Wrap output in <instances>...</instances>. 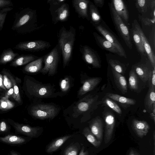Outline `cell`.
I'll return each mask as SVG.
<instances>
[{"mask_svg": "<svg viewBox=\"0 0 155 155\" xmlns=\"http://www.w3.org/2000/svg\"><path fill=\"white\" fill-rule=\"evenodd\" d=\"M90 1L88 0H73L72 3L75 12L79 18L88 20L90 18L88 13V6Z\"/></svg>", "mask_w": 155, "mask_h": 155, "instance_id": "4fadbf2b", "label": "cell"}, {"mask_svg": "<svg viewBox=\"0 0 155 155\" xmlns=\"http://www.w3.org/2000/svg\"><path fill=\"white\" fill-rule=\"evenodd\" d=\"M52 22L56 24L59 22H64L68 19L70 15L69 5L64 3L56 9L51 14Z\"/></svg>", "mask_w": 155, "mask_h": 155, "instance_id": "7c38bea8", "label": "cell"}, {"mask_svg": "<svg viewBox=\"0 0 155 155\" xmlns=\"http://www.w3.org/2000/svg\"><path fill=\"white\" fill-rule=\"evenodd\" d=\"M112 74L115 83L119 90L123 94L127 92V84L125 77L112 68H111Z\"/></svg>", "mask_w": 155, "mask_h": 155, "instance_id": "ffe728a7", "label": "cell"}, {"mask_svg": "<svg viewBox=\"0 0 155 155\" xmlns=\"http://www.w3.org/2000/svg\"><path fill=\"white\" fill-rule=\"evenodd\" d=\"M105 122L104 142L107 143L111 139L115 124L113 114L110 112L106 113L104 116Z\"/></svg>", "mask_w": 155, "mask_h": 155, "instance_id": "8fae6325", "label": "cell"}, {"mask_svg": "<svg viewBox=\"0 0 155 155\" xmlns=\"http://www.w3.org/2000/svg\"><path fill=\"white\" fill-rule=\"evenodd\" d=\"M89 5V17L91 23L94 25L99 24L102 19L97 9L94 4L91 2Z\"/></svg>", "mask_w": 155, "mask_h": 155, "instance_id": "484cf974", "label": "cell"}, {"mask_svg": "<svg viewBox=\"0 0 155 155\" xmlns=\"http://www.w3.org/2000/svg\"><path fill=\"white\" fill-rule=\"evenodd\" d=\"M78 149L74 145L68 146L65 150L63 155H77Z\"/></svg>", "mask_w": 155, "mask_h": 155, "instance_id": "ab89813d", "label": "cell"}, {"mask_svg": "<svg viewBox=\"0 0 155 155\" xmlns=\"http://www.w3.org/2000/svg\"><path fill=\"white\" fill-rule=\"evenodd\" d=\"M12 9V8L7 7L0 9V31L2 29L8 12Z\"/></svg>", "mask_w": 155, "mask_h": 155, "instance_id": "74e56055", "label": "cell"}, {"mask_svg": "<svg viewBox=\"0 0 155 155\" xmlns=\"http://www.w3.org/2000/svg\"><path fill=\"white\" fill-rule=\"evenodd\" d=\"M79 155H88V152L87 151H84V146L82 147Z\"/></svg>", "mask_w": 155, "mask_h": 155, "instance_id": "db71d44e", "label": "cell"}, {"mask_svg": "<svg viewBox=\"0 0 155 155\" xmlns=\"http://www.w3.org/2000/svg\"><path fill=\"white\" fill-rule=\"evenodd\" d=\"M155 26H153V28H152V31L150 33V41H152V43H153L154 48H155Z\"/></svg>", "mask_w": 155, "mask_h": 155, "instance_id": "7dc6e473", "label": "cell"}, {"mask_svg": "<svg viewBox=\"0 0 155 155\" xmlns=\"http://www.w3.org/2000/svg\"><path fill=\"white\" fill-rule=\"evenodd\" d=\"M96 29L106 40L110 42L118 50L121 57L127 58L125 51L115 36L108 30L100 24L94 25Z\"/></svg>", "mask_w": 155, "mask_h": 155, "instance_id": "52a82bcc", "label": "cell"}, {"mask_svg": "<svg viewBox=\"0 0 155 155\" xmlns=\"http://www.w3.org/2000/svg\"><path fill=\"white\" fill-rule=\"evenodd\" d=\"M83 60L87 63L94 68H99L101 67L99 57L95 51L87 45L81 46L80 48Z\"/></svg>", "mask_w": 155, "mask_h": 155, "instance_id": "ba28073f", "label": "cell"}, {"mask_svg": "<svg viewBox=\"0 0 155 155\" xmlns=\"http://www.w3.org/2000/svg\"><path fill=\"white\" fill-rule=\"evenodd\" d=\"M93 35L97 44L100 48L121 57L118 50L110 42L96 32H93Z\"/></svg>", "mask_w": 155, "mask_h": 155, "instance_id": "2e32d148", "label": "cell"}, {"mask_svg": "<svg viewBox=\"0 0 155 155\" xmlns=\"http://www.w3.org/2000/svg\"><path fill=\"white\" fill-rule=\"evenodd\" d=\"M150 89L155 90V68L151 71L148 80Z\"/></svg>", "mask_w": 155, "mask_h": 155, "instance_id": "b9f144b4", "label": "cell"}, {"mask_svg": "<svg viewBox=\"0 0 155 155\" xmlns=\"http://www.w3.org/2000/svg\"><path fill=\"white\" fill-rule=\"evenodd\" d=\"M82 133L87 140L95 147H98L101 145V142L96 139L88 127H85Z\"/></svg>", "mask_w": 155, "mask_h": 155, "instance_id": "d6a6232c", "label": "cell"}, {"mask_svg": "<svg viewBox=\"0 0 155 155\" xmlns=\"http://www.w3.org/2000/svg\"><path fill=\"white\" fill-rule=\"evenodd\" d=\"M12 5V3L10 0H0V8L8 7Z\"/></svg>", "mask_w": 155, "mask_h": 155, "instance_id": "bcb514c9", "label": "cell"}, {"mask_svg": "<svg viewBox=\"0 0 155 155\" xmlns=\"http://www.w3.org/2000/svg\"><path fill=\"white\" fill-rule=\"evenodd\" d=\"M51 46L48 41L37 40L20 42L15 46V48L21 51L36 52L46 50Z\"/></svg>", "mask_w": 155, "mask_h": 155, "instance_id": "8992f818", "label": "cell"}, {"mask_svg": "<svg viewBox=\"0 0 155 155\" xmlns=\"http://www.w3.org/2000/svg\"><path fill=\"white\" fill-rule=\"evenodd\" d=\"M38 58V57L31 54H21L15 58L11 62L10 65L14 67L22 66Z\"/></svg>", "mask_w": 155, "mask_h": 155, "instance_id": "44dd1931", "label": "cell"}, {"mask_svg": "<svg viewBox=\"0 0 155 155\" xmlns=\"http://www.w3.org/2000/svg\"><path fill=\"white\" fill-rule=\"evenodd\" d=\"M135 6L138 11L142 13L146 12L149 7V0H137L136 1Z\"/></svg>", "mask_w": 155, "mask_h": 155, "instance_id": "e575fe53", "label": "cell"}, {"mask_svg": "<svg viewBox=\"0 0 155 155\" xmlns=\"http://www.w3.org/2000/svg\"><path fill=\"white\" fill-rule=\"evenodd\" d=\"M107 96L109 98L120 103L127 105H134L136 104V101L132 98L126 97L119 95L111 93H107Z\"/></svg>", "mask_w": 155, "mask_h": 155, "instance_id": "4316f807", "label": "cell"}, {"mask_svg": "<svg viewBox=\"0 0 155 155\" xmlns=\"http://www.w3.org/2000/svg\"><path fill=\"white\" fill-rule=\"evenodd\" d=\"M14 103L5 97H2L0 99V110L3 111H6L12 109L15 106Z\"/></svg>", "mask_w": 155, "mask_h": 155, "instance_id": "d590c367", "label": "cell"}, {"mask_svg": "<svg viewBox=\"0 0 155 155\" xmlns=\"http://www.w3.org/2000/svg\"><path fill=\"white\" fill-rule=\"evenodd\" d=\"M4 74L3 76L4 85L6 88L9 89L12 87V82L7 76L5 74Z\"/></svg>", "mask_w": 155, "mask_h": 155, "instance_id": "f6af8a7d", "label": "cell"}, {"mask_svg": "<svg viewBox=\"0 0 155 155\" xmlns=\"http://www.w3.org/2000/svg\"><path fill=\"white\" fill-rule=\"evenodd\" d=\"M128 155H140L138 152L136 150L131 149Z\"/></svg>", "mask_w": 155, "mask_h": 155, "instance_id": "11a10c76", "label": "cell"}, {"mask_svg": "<svg viewBox=\"0 0 155 155\" xmlns=\"http://www.w3.org/2000/svg\"><path fill=\"white\" fill-rule=\"evenodd\" d=\"M129 86L130 89L136 91L138 88L137 77L134 70L130 71L129 78Z\"/></svg>", "mask_w": 155, "mask_h": 155, "instance_id": "836d02e7", "label": "cell"}, {"mask_svg": "<svg viewBox=\"0 0 155 155\" xmlns=\"http://www.w3.org/2000/svg\"><path fill=\"white\" fill-rule=\"evenodd\" d=\"M155 90L149 88L145 96L144 104L145 109L149 113H152L155 108Z\"/></svg>", "mask_w": 155, "mask_h": 155, "instance_id": "603a6c76", "label": "cell"}, {"mask_svg": "<svg viewBox=\"0 0 155 155\" xmlns=\"http://www.w3.org/2000/svg\"><path fill=\"white\" fill-rule=\"evenodd\" d=\"M14 93V90L13 87L9 89V90L7 91L5 94L4 97L6 99H8L11 96H12Z\"/></svg>", "mask_w": 155, "mask_h": 155, "instance_id": "f907efd6", "label": "cell"}, {"mask_svg": "<svg viewBox=\"0 0 155 155\" xmlns=\"http://www.w3.org/2000/svg\"><path fill=\"white\" fill-rule=\"evenodd\" d=\"M60 86L61 91L66 92L69 89L70 87V80L68 78H65L62 80L60 83Z\"/></svg>", "mask_w": 155, "mask_h": 155, "instance_id": "7bdbcfd3", "label": "cell"}, {"mask_svg": "<svg viewBox=\"0 0 155 155\" xmlns=\"http://www.w3.org/2000/svg\"><path fill=\"white\" fill-rule=\"evenodd\" d=\"M101 79V78L95 77L85 80L78 91V95L82 96L93 90L99 84Z\"/></svg>", "mask_w": 155, "mask_h": 155, "instance_id": "d6986e66", "label": "cell"}, {"mask_svg": "<svg viewBox=\"0 0 155 155\" xmlns=\"http://www.w3.org/2000/svg\"><path fill=\"white\" fill-rule=\"evenodd\" d=\"M61 54L59 46L57 44L51 51L44 56L45 65L41 71L43 74L48 73L49 75H53L57 70Z\"/></svg>", "mask_w": 155, "mask_h": 155, "instance_id": "3957f363", "label": "cell"}, {"mask_svg": "<svg viewBox=\"0 0 155 155\" xmlns=\"http://www.w3.org/2000/svg\"><path fill=\"white\" fill-rule=\"evenodd\" d=\"M150 116L151 118L153 120L154 122L155 121V114L153 113H150Z\"/></svg>", "mask_w": 155, "mask_h": 155, "instance_id": "9f6ffc18", "label": "cell"}, {"mask_svg": "<svg viewBox=\"0 0 155 155\" xmlns=\"http://www.w3.org/2000/svg\"><path fill=\"white\" fill-rule=\"evenodd\" d=\"M0 87L4 90L6 88L4 86L3 83V76L0 74Z\"/></svg>", "mask_w": 155, "mask_h": 155, "instance_id": "f5cc1de1", "label": "cell"}, {"mask_svg": "<svg viewBox=\"0 0 155 155\" xmlns=\"http://www.w3.org/2000/svg\"><path fill=\"white\" fill-rule=\"evenodd\" d=\"M131 127L137 135L141 138L147 134L150 128L149 124L146 121L136 119L133 120Z\"/></svg>", "mask_w": 155, "mask_h": 155, "instance_id": "5bb4252c", "label": "cell"}, {"mask_svg": "<svg viewBox=\"0 0 155 155\" xmlns=\"http://www.w3.org/2000/svg\"><path fill=\"white\" fill-rule=\"evenodd\" d=\"M36 11L29 8H22L16 12L12 29L17 33L25 34L38 28Z\"/></svg>", "mask_w": 155, "mask_h": 155, "instance_id": "6da1fadb", "label": "cell"}, {"mask_svg": "<svg viewBox=\"0 0 155 155\" xmlns=\"http://www.w3.org/2000/svg\"><path fill=\"white\" fill-rule=\"evenodd\" d=\"M27 89L30 94L38 97H46L52 93L51 89L48 87L37 84L28 80L26 81Z\"/></svg>", "mask_w": 155, "mask_h": 155, "instance_id": "30bf717a", "label": "cell"}, {"mask_svg": "<svg viewBox=\"0 0 155 155\" xmlns=\"http://www.w3.org/2000/svg\"><path fill=\"white\" fill-rule=\"evenodd\" d=\"M71 137V135H67L56 139L48 146L46 152L50 153L56 150Z\"/></svg>", "mask_w": 155, "mask_h": 155, "instance_id": "83f0119b", "label": "cell"}, {"mask_svg": "<svg viewBox=\"0 0 155 155\" xmlns=\"http://www.w3.org/2000/svg\"><path fill=\"white\" fill-rule=\"evenodd\" d=\"M93 2L96 6L100 8L103 6L104 3V0H94Z\"/></svg>", "mask_w": 155, "mask_h": 155, "instance_id": "681fc988", "label": "cell"}, {"mask_svg": "<svg viewBox=\"0 0 155 155\" xmlns=\"http://www.w3.org/2000/svg\"><path fill=\"white\" fill-rule=\"evenodd\" d=\"M111 4L115 11L125 23H128L129 14L126 5L122 0H113Z\"/></svg>", "mask_w": 155, "mask_h": 155, "instance_id": "9a60e30c", "label": "cell"}, {"mask_svg": "<svg viewBox=\"0 0 155 155\" xmlns=\"http://www.w3.org/2000/svg\"><path fill=\"white\" fill-rule=\"evenodd\" d=\"M75 36L76 30L72 26H70L68 30L63 26L59 31L58 45L62 55L64 68L68 65L71 59Z\"/></svg>", "mask_w": 155, "mask_h": 155, "instance_id": "7a4b0ae2", "label": "cell"}, {"mask_svg": "<svg viewBox=\"0 0 155 155\" xmlns=\"http://www.w3.org/2000/svg\"><path fill=\"white\" fill-rule=\"evenodd\" d=\"M132 27L137 30L139 33L142 40L146 53L148 56V58L153 68H155V54L142 30L136 20H134L133 21Z\"/></svg>", "mask_w": 155, "mask_h": 155, "instance_id": "9c48e42d", "label": "cell"}, {"mask_svg": "<svg viewBox=\"0 0 155 155\" xmlns=\"http://www.w3.org/2000/svg\"><path fill=\"white\" fill-rule=\"evenodd\" d=\"M44 56L28 64L24 68L26 72L30 73H35L41 71L42 69Z\"/></svg>", "mask_w": 155, "mask_h": 155, "instance_id": "cb8c5ba5", "label": "cell"}, {"mask_svg": "<svg viewBox=\"0 0 155 155\" xmlns=\"http://www.w3.org/2000/svg\"><path fill=\"white\" fill-rule=\"evenodd\" d=\"M111 18L116 29L127 47L132 49V44L128 27L117 13L111 3L109 5Z\"/></svg>", "mask_w": 155, "mask_h": 155, "instance_id": "277c9868", "label": "cell"}, {"mask_svg": "<svg viewBox=\"0 0 155 155\" xmlns=\"http://www.w3.org/2000/svg\"><path fill=\"white\" fill-rule=\"evenodd\" d=\"M109 63L112 68L117 72L120 74L124 73L123 65L119 61L117 60L111 59L109 61Z\"/></svg>", "mask_w": 155, "mask_h": 155, "instance_id": "8d00e7d4", "label": "cell"}, {"mask_svg": "<svg viewBox=\"0 0 155 155\" xmlns=\"http://www.w3.org/2000/svg\"><path fill=\"white\" fill-rule=\"evenodd\" d=\"M66 0H49L47 2L50 5L49 10H51L53 8L55 7L61 6L62 4L64 3Z\"/></svg>", "mask_w": 155, "mask_h": 155, "instance_id": "ee69618b", "label": "cell"}, {"mask_svg": "<svg viewBox=\"0 0 155 155\" xmlns=\"http://www.w3.org/2000/svg\"><path fill=\"white\" fill-rule=\"evenodd\" d=\"M10 153L12 155H19L15 151L13 150L11 151Z\"/></svg>", "mask_w": 155, "mask_h": 155, "instance_id": "6f0895ef", "label": "cell"}, {"mask_svg": "<svg viewBox=\"0 0 155 155\" xmlns=\"http://www.w3.org/2000/svg\"></svg>", "mask_w": 155, "mask_h": 155, "instance_id": "680465c9", "label": "cell"}, {"mask_svg": "<svg viewBox=\"0 0 155 155\" xmlns=\"http://www.w3.org/2000/svg\"><path fill=\"white\" fill-rule=\"evenodd\" d=\"M92 96L87 95L81 99L77 104L76 107L77 111L83 113L87 111L94 101Z\"/></svg>", "mask_w": 155, "mask_h": 155, "instance_id": "7402d4cb", "label": "cell"}, {"mask_svg": "<svg viewBox=\"0 0 155 155\" xmlns=\"http://www.w3.org/2000/svg\"><path fill=\"white\" fill-rule=\"evenodd\" d=\"M149 7L152 11L155 9V0H149Z\"/></svg>", "mask_w": 155, "mask_h": 155, "instance_id": "816d5d0a", "label": "cell"}, {"mask_svg": "<svg viewBox=\"0 0 155 155\" xmlns=\"http://www.w3.org/2000/svg\"><path fill=\"white\" fill-rule=\"evenodd\" d=\"M90 130L96 139L102 141L103 139V123L101 119L97 117L94 119L89 125Z\"/></svg>", "mask_w": 155, "mask_h": 155, "instance_id": "e0dca14e", "label": "cell"}, {"mask_svg": "<svg viewBox=\"0 0 155 155\" xmlns=\"http://www.w3.org/2000/svg\"><path fill=\"white\" fill-rule=\"evenodd\" d=\"M8 127L6 123L4 121L0 122V132H5L7 130Z\"/></svg>", "mask_w": 155, "mask_h": 155, "instance_id": "c3c4849f", "label": "cell"}, {"mask_svg": "<svg viewBox=\"0 0 155 155\" xmlns=\"http://www.w3.org/2000/svg\"><path fill=\"white\" fill-rule=\"evenodd\" d=\"M12 125L17 132L31 137H35L40 130L39 127H32L28 125L15 122Z\"/></svg>", "mask_w": 155, "mask_h": 155, "instance_id": "ac0fdd59", "label": "cell"}, {"mask_svg": "<svg viewBox=\"0 0 155 155\" xmlns=\"http://www.w3.org/2000/svg\"><path fill=\"white\" fill-rule=\"evenodd\" d=\"M135 69L136 74L143 81L146 82L148 81L151 71L146 66L142 65L136 66Z\"/></svg>", "mask_w": 155, "mask_h": 155, "instance_id": "1f68e13d", "label": "cell"}, {"mask_svg": "<svg viewBox=\"0 0 155 155\" xmlns=\"http://www.w3.org/2000/svg\"><path fill=\"white\" fill-rule=\"evenodd\" d=\"M131 34L134 42L138 52L142 55L146 53L140 36L137 30L133 27Z\"/></svg>", "mask_w": 155, "mask_h": 155, "instance_id": "f1b7e54d", "label": "cell"}, {"mask_svg": "<svg viewBox=\"0 0 155 155\" xmlns=\"http://www.w3.org/2000/svg\"><path fill=\"white\" fill-rule=\"evenodd\" d=\"M138 18L141 22L146 26L154 25L155 18H144L139 15Z\"/></svg>", "mask_w": 155, "mask_h": 155, "instance_id": "60d3db41", "label": "cell"}, {"mask_svg": "<svg viewBox=\"0 0 155 155\" xmlns=\"http://www.w3.org/2000/svg\"><path fill=\"white\" fill-rule=\"evenodd\" d=\"M105 103L110 108L119 114H122V111L119 106L114 102L108 97L106 98L104 100Z\"/></svg>", "mask_w": 155, "mask_h": 155, "instance_id": "f35d334b", "label": "cell"}, {"mask_svg": "<svg viewBox=\"0 0 155 155\" xmlns=\"http://www.w3.org/2000/svg\"><path fill=\"white\" fill-rule=\"evenodd\" d=\"M0 141L3 142L10 144H20L25 141L24 138L12 135H8L5 137H0Z\"/></svg>", "mask_w": 155, "mask_h": 155, "instance_id": "f546056e", "label": "cell"}, {"mask_svg": "<svg viewBox=\"0 0 155 155\" xmlns=\"http://www.w3.org/2000/svg\"><path fill=\"white\" fill-rule=\"evenodd\" d=\"M57 109L50 104H38L33 106L31 110V115L41 119L52 118L56 115Z\"/></svg>", "mask_w": 155, "mask_h": 155, "instance_id": "5b68a950", "label": "cell"}, {"mask_svg": "<svg viewBox=\"0 0 155 155\" xmlns=\"http://www.w3.org/2000/svg\"><path fill=\"white\" fill-rule=\"evenodd\" d=\"M3 74H6L11 80L14 90V93L12 96V97L17 102L20 103L21 102L20 95L18 87L16 82L13 76L8 72L5 70L2 71Z\"/></svg>", "mask_w": 155, "mask_h": 155, "instance_id": "4dcf8cb0", "label": "cell"}, {"mask_svg": "<svg viewBox=\"0 0 155 155\" xmlns=\"http://www.w3.org/2000/svg\"><path fill=\"white\" fill-rule=\"evenodd\" d=\"M18 55V53L14 52L11 48L5 49L0 55V64H6L13 61Z\"/></svg>", "mask_w": 155, "mask_h": 155, "instance_id": "d4e9b609", "label": "cell"}]
</instances>
